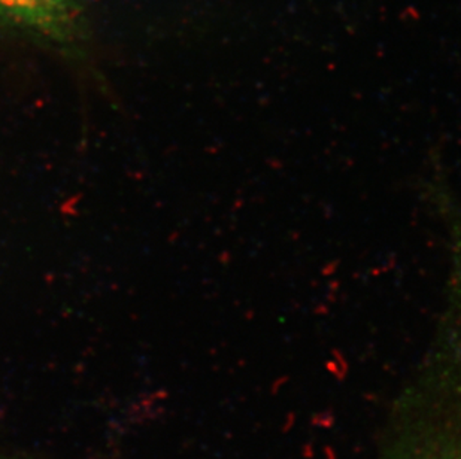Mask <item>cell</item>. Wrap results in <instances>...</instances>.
<instances>
[{"instance_id": "cell-1", "label": "cell", "mask_w": 461, "mask_h": 459, "mask_svg": "<svg viewBox=\"0 0 461 459\" xmlns=\"http://www.w3.org/2000/svg\"><path fill=\"white\" fill-rule=\"evenodd\" d=\"M0 24L68 58L90 45L87 0H0Z\"/></svg>"}, {"instance_id": "cell-2", "label": "cell", "mask_w": 461, "mask_h": 459, "mask_svg": "<svg viewBox=\"0 0 461 459\" xmlns=\"http://www.w3.org/2000/svg\"><path fill=\"white\" fill-rule=\"evenodd\" d=\"M396 459H461V434L431 420L408 438Z\"/></svg>"}]
</instances>
